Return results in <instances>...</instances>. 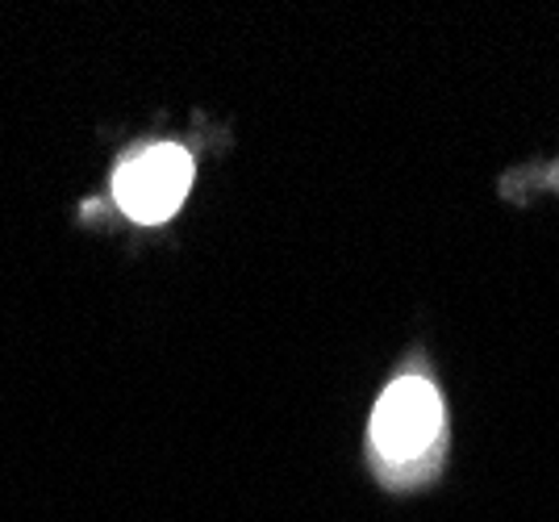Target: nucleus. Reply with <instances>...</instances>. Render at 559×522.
I'll list each match as a JSON object with an SVG mask.
<instances>
[{"label":"nucleus","mask_w":559,"mask_h":522,"mask_svg":"<svg viewBox=\"0 0 559 522\" xmlns=\"http://www.w3.org/2000/svg\"><path fill=\"white\" fill-rule=\"evenodd\" d=\"M447 427L443 398L435 389V380L421 372H401L389 380V389L380 393L372 410V427L368 443L384 476H414L439 451Z\"/></svg>","instance_id":"nucleus-1"},{"label":"nucleus","mask_w":559,"mask_h":522,"mask_svg":"<svg viewBox=\"0 0 559 522\" xmlns=\"http://www.w3.org/2000/svg\"><path fill=\"white\" fill-rule=\"evenodd\" d=\"M192 189V155L180 143H142L117 159L109 176V201L126 222L159 226L180 214Z\"/></svg>","instance_id":"nucleus-2"}]
</instances>
